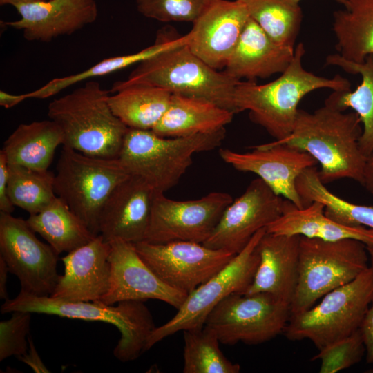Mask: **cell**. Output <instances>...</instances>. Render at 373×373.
Wrapping results in <instances>:
<instances>
[{
    "label": "cell",
    "mask_w": 373,
    "mask_h": 373,
    "mask_svg": "<svg viewBox=\"0 0 373 373\" xmlns=\"http://www.w3.org/2000/svg\"><path fill=\"white\" fill-rule=\"evenodd\" d=\"M285 201L262 180H253L244 193L227 206L203 245L238 254L256 232L280 216Z\"/></svg>",
    "instance_id": "9a60e30c"
},
{
    "label": "cell",
    "mask_w": 373,
    "mask_h": 373,
    "mask_svg": "<svg viewBox=\"0 0 373 373\" xmlns=\"http://www.w3.org/2000/svg\"><path fill=\"white\" fill-rule=\"evenodd\" d=\"M219 155L235 169L257 175L277 195L299 208L304 207L296 189V180L305 169L318 164L307 153L286 144L269 142L247 152L220 149Z\"/></svg>",
    "instance_id": "2e32d148"
},
{
    "label": "cell",
    "mask_w": 373,
    "mask_h": 373,
    "mask_svg": "<svg viewBox=\"0 0 373 373\" xmlns=\"http://www.w3.org/2000/svg\"><path fill=\"white\" fill-rule=\"evenodd\" d=\"M300 238L266 231L257 246L258 268L245 294L267 292L290 306L298 283Z\"/></svg>",
    "instance_id": "7402d4cb"
},
{
    "label": "cell",
    "mask_w": 373,
    "mask_h": 373,
    "mask_svg": "<svg viewBox=\"0 0 373 373\" xmlns=\"http://www.w3.org/2000/svg\"><path fill=\"white\" fill-rule=\"evenodd\" d=\"M234 115L204 99L172 95L166 111L151 131L165 137L211 133L225 128Z\"/></svg>",
    "instance_id": "d4e9b609"
},
{
    "label": "cell",
    "mask_w": 373,
    "mask_h": 373,
    "mask_svg": "<svg viewBox=\"0 0 373 373\" xmlns=\"http://www.w3.org/2000/svg\"><path fill=\"white\" fill-rule=\"evenodd\" d=\"M111 271L109 289L101 301L114 305L124 300L155 299L178 309L187 294L164 283L142 260L133 243L111 242Z\"/></svg>",
    "instance_id": "e0dca14e"
},
{
    "label": "cell",
    "mask_w": 373,
    "mask_h": 373,
    "mask_svg": "<svg viewBox=\"0 0 373 373\" xmlns=\"http://www.w3.org/2000/svg\"><path fill=\"white\" fill-rule=\"evenodd\" d=\"M296 185L304 207L317 201L324 205L325 214L333 220L347 226L373 229V206L350 202L334 194L321 180L316 166L305 169L297 178Z\"/></svg>",
    "instance_id": "4dcf8cb0"
},
{
    "label": "cell",
    "mask_w": 373,
    "mask_h": 373,
    "mask_svg": "<svg viewBox=\"0 0 373 373\" xmlns=\"http://www.w3.org/2000/svg\"><path fill=\"white\" fill-rule=\"evenodd\" d=\"M291 1H294L295 3H299L300 0H291ZM334 1H336L338 3L342 4L343 6H344L347 0H334Z\"/></svg>",
    "instance_id": "7dc6e473"
},
{
    "label": "cell",
    "mask_w": 373,
    "mask_h": 373,
    "mask_svg": "<svg viewBox=\"0 0 373 373\" xmlns=\"http://www.w3.org/2000/svg\"><path fill=\"white\" fill-rule=\"evenodd\" d=\"M365 347L361 330L332 343L319 350L312 360H321L320 373H336L358 363Z\"/></svg>",
    "instance_id": "8d00e7d4"
},
{
    "label": "cell",
    "mask_w": 373,
    "mask_h": 373,
    "mask_svg": "<svg viewBox=\"0 0 373 373\" xmlns=\"http://www.w3.org/2000/svg\"><path fill=\"white\" fill-rule=\"evenodd\" d=\"M233 201L225 192H211L199 199L175 200L156 192L144 241L166 243L191 241L204 243L224 211Z\"/></svg>",
    "instance_id": "5bb4252c"
},
{
    "label": "cell",
    "mask_w": 373,
    "mask_h": 373,
    "mask_svg": "<svg viewBox=\"0 0 373 373\" xmlns=\"http://www.w3.org/2000/svg\"><path fill=\"white\" fill-rule=\"evenodd\" d=\"M26 220L0 212V256L10 272L19 279L21 290L39 296H50L60 275L59 254L35 236Z\"/></svg>",
    "instance_id": "7c38bea8"
},
{
    "label": "cell",
    "mask_w": 373,
    "mask_h": 373,
    "mask_svg": "<svg viewBox=\"0 0 373 373\" xmlns=\"http://www.w3.org/2000/svg\"><path fill=\"white\" fill-rule=\"evenodd\" d=\"M369 254L370 265L373 266V248H367Z\"/></svg>",
    "instance_id": "bcb514c9"
},
{
    "label": "cell",
    "mask_w": 373,
    "mask_h": 373,
    "mask_svg": "<svg viewBox=\"0 0 373 373\" xmlns=\"http://www.w3.org/2000/svg\"><path fill=\"white\" fill-rule=\"evenodd\" d=\"M111 243L99 234L61 258L64 274L50 296L67 301L101 300L111 279Z\"/></svg>",
    "instance_id": "44dd1931"
},
{
    "label": "cell",
    "mask_w": 373,
    "mask_h": 373,
    "mask_svg": "<svg viewBox=\"0 0 373 373\" xmlns=\"http://www.w3.org/2000/svg\"><path fill=\"white\" fill-rule=\"evenodd\" d=\"M359 329L365 347L367 362L373 364V297Z\"/></svg>",
    "instance_id": "ab89813d"
},
{
    "label": "cell",
    "mask_w": 373,
    "mask_h": 373,
    "mask_svg": "<svg viewBox=\"0 0 373 373\" xmlns=\"http://www.w3.org/2000/svg\"><path fill=\"white\" fill-rule=\"evenodd\" d=\"M155 190L141 178L129 175L113 190L99 217V234L111 242L144 240Z\"/></svg>",
    "instance_id": "d6986e66"
},
{
    "label": "cell",
    "mask_w": 373,
    "mask_h": 373,
    "mask_svg": "<svg viewBox=\"0 0 373 373\" xmlns=\"http://www.w3.org/2000/svg\"><path fill=\"white\" fill-rule=\"evenodd\" d=\"M31 336H28V350L26 354L17 357L28 366H30L35 372L46 373L50 372L48 369L41 361L34 345Z\"/></svg>",
    "instance_id": "60d3db41"
},
{
    "label": "cell",
    "mask_w": 373,
    "mask_h": 373,
    "mask_svg": "<svg viewBox=\"0 0 373 373\" xmlns=\"http://www.w3.org/2000/svg\"><path fill=\"white\" fill-rule=\"evenodd\" d=\"M345 111L327 100L312 113L299 109L291 133L272 142L309 154L325 184L345 178L362 184L367 159L359 145L362 125L356 113Z\"/></svg>",
    "instance_id": "6da1fadb"
},
{
    "label": "cell",
    "mask_w": 373,
    "mask_h": 373,
    "mask_svg": "<svg viewBox=\"0 0 373 373\" xmlns=\"http://www.w3.org/2000/svg\"><path fill=\"white\" fill-rule=\"evenodd\" d=\"M290 316V306L269 293L232 294L216 305L204 325L216 332L222 344L256 345L284 332Z\"/></svg>",
    "instance_id": "8fae6325"
},
{
    "label": "cell",
    "mask_w": 373,
    "mask_h": 373,
    "mask_svg": "<svg viewBox=\"0 0 373 373\" xmlns=\"http://www.w3.org/2000/svg\"><path fill=\"white\" fill-rule=\"evenodd\" d=\"M325 64L361 77L355 90L333 91L326 100L343 111L352 108L357 113L362 125L359 145L362 153L367 157L373 152V55L367 56L362 63H355L338 53L332 54L326 57Z\"/></svg>",
    "instance_id": "83f0119b"
},
{
    "label": "cell",
    "mask_w": 373,
    "mask_h": 373,
    "mask_svg": "<svg viewBox=\"0 0 373 373\" xmlns=\"http://www.w3.org/2000/svg\"><path fill=\"white\" fill-rule=\"evenodd\" d=\"M251 18L274 40L294 47L303 19L299 3L291 0H239Z\"/></svg>",
    "instance_id": "d6a6232c"
},
{
    "label": "cell",
    "mask_w": 373,
    "mask_h": 373,
    "mask_svg": "<svg viewBox=\"0 0 373 373\" xmlns=\"http://www.w3.org/2000/svg\"><path fill=\"white\" fill-rule=\"evenodd\" d=\"M187 35L170 37L159 31L155 43L135 53L105 59L77 74L52 79L37 90L26 93L27 98L46 99L64 89L90 78L106 75L150 58L169 48L187 42Z\"/></svg>",
    "instance_id": "1f68e13d"
},
{
    "label": "cell",
    "mask_w": 373,
    "mask_h": 373,
    "mask_svg": "<svg viewBox=\"0 0 373 373\" xmlns=\"http://www.w3.org/2000/svg\"><path fill=\"white\" fill-rule=\"evenodd\" d=\"M108 97L113 113L128 128L152 130L170 104L172 94L144 82H117Z\"/></svg>",
    "instance_id": "484cf974"
},
{
    "label": "cell",
    "mask_w": 373,
    "mask_h": 373,
    "mask_svg": "<svg viewBox=\"0 0 373 373\" xmlns=\"http://www.w3.org/2000/svg\"><path fill=\"white\" fill-rule=\"evenodd\" d=\"M216 0H135L137 9L146 17L162 22L193 23Z\"/></svg>",
    "instance_id": "d590c367"
},
{
    "label": "cell",
    "mask_w": 373,
    "mask_h": 373,
    "mask_svg": "<svg viewBox=\"0 0 373 373\" xmlns=\"http://www.w3.org/2000/svg\"><path fill=\"white\" fill-rule=\"evenodd\" d=\"M249 18L240 1L216 0L193 23L186 45L218 70L225 67Z\"/></svg>",
    "instance_id": "ac0fdd59"
},
{
    "label": "cell",
    "mask_w": 373,
    "mask_h": 373,
    "mask_svg": "<svg viewBox=\"0 0 373 373\" xmlns=\"http://www.w3.org/2000/svg\"><path fill=\"white\" fill-rule=\"evenodd\" d=\"M145 264L166 285L189 294L234 257L229 251L191 241L134 244Z\"/></svg>",
    "instance_id": "4fadbf2b"
},
{
    "label": "cell",
    "mask_w": 373,
    "mask_h": 373,
    "mask_svg": "<svg viewBox=\"0 0 373 373\" xmlns=\"http://www.w3.org/2000/svg\"><path fill=\"white\" fill-rule=\"evenodd\" d=\"M26 99H28L26 93L12 95L3 90H0V105L5 108H10Z\"/></svg>",
    "instance_id": "7bdbcfd3"
},
{
    "label": "cell",
    "mask_w": 373,
    "mask_h": 373,
    "mask_svg": "<svg viewBox=\"0 0 373 373\" xmlns=\"http://www.w3.org/2000/svg\"><path fill=\"white\" fill-rule=\"evenodd\" d=\"M63 144L61 129L49 119L19 124L6 140L1 151L8 164L46 171L57 148Z\"/></svg>",
    "instance_id": "4316f807"
},
{
    "label": "cell",
    "mask_w": 373,
    "mask_h": 373,
    "mask_svg": "<svg viewBox=\"0 0 373 373\" xmlns=\"http://www.w3.org/2000/svg\"><path fill=\"white\" fill-rule=\"evenodd\" d=\"M369 262L367 246L360 240L327 241L301 236L291 316L310 309L329 291L355 279L369 267Z\"/></svg>",
    "instance_id": "52a82bcc"
},
{
    "label": "cell",
    "mask_w": 373,
    "mask_h": 373,
    "mask_svg": "<svg viewBox=\"0 0 373 373\" xmlns=\"http://www.w3.org/2000/svg\"><path fill=\"white\" fill-rule=\"evenodd\" d=\"M184 373H238L240 366L220 349L216 332L209 327L184 330Z\"/></svg>",
    "instance_id": "e575fe53"
},
{
    "label": "cell",
    "mask_w": 373,
    "mask_h": 373,
    "mask_svg": "<svg viewBox=\"0 0 373 373\" xmlns=\"http://www.w3.org/2000/svg\"><path fill=\"white\" fill-rule=\"evenodd\" d=\"M334 12L336 49L345 59L362 63L373 55V0H347Z\"/></svg>",
    "instance_id": "f1b7e54d"
},
{
    "label": "cell",
    "mask_w": 373,
    "mask_h": 373,
    "mask_svg": "<svg viewBox=\"0 0 373 373\" xmlns=\"http://www.w3.org/2000/svg\"><path fill=\"white\" fill-rule=\"evenodd\" d=\"M8 164L3 153L0 151V211L11 213L15 210L8 193Z\"/></svg>",
    "instance_id": "f35d334b"
},
{
    "label": "cell",
    "mask_w": 373,
    "mask_h": 373,
    "mask_svg": "<svg viewBox=\"0 0 373 373\" xmlns=\"http://www.w3.org/2000/svg\"><path fill=\"white\" fill-rule=\"evenodd\" d=\"M266 231L263 228L256 232L222 270L188 294L174 316L152 332L145 351L179 331L202 329L209 313L222 300L232 294H245L258 268L257 246Z\"/></svg>",
    "instance_id": "30bf717a"
},
{
    "label": "cell",
    "mask_w": 373,
    "mask_h": 373,
    "mask_svg": "<svg viewBox=\"0 0 373 373\" xmlns=\"http://www.w3.org/2000/svg\"><path fill=\"white\" fill-rule=\"evenodd\" d=\"M20 15L3 24L21 30L29 41L50 42L70 35L97 20L95 0H46L12 6Z\"/></svg>",
    "instance_id": "ffe728a7"
},
{
    "label": "cell",
    "mask_w": 373,
    "mask_h": 373,
    "mask_svg": "<svg viewBox=\"0 0 373 373\" xmlns=\"http://www.w3.org/2000/svg\"><path fill=\"white\" fill-rule=\"evenodd\" d=\"M186 43L140 62L126 81L148 83L172 95L204 99L238 113L234 92L240 81L209 66L190 50Z\"/></svg>",
    "instance_id": "8992f818"
},
{
    "label": "cell",
    "mask_w": 373,
    "mask_h": 373,
    "mask_svg": "<svg viewBox=\"0 0 373 373\" xmlns=\"http://www.w3.org/2000/svg\"><path fill=\"white\" fill-rule=\"evenodd\" d=\"M361 184L373 196V152L367 157Z\"/></svg>",
    "instance_id": "b9f144b4"
},
{
    "label": "cell",
    "mask_w": 373,
    "mask_h": 373,
    "mask_svg": "<svg viewBox=\"0 0 373 373\" xmlns=\"http://www.w3.org/2000/svg\"><path fill=\"white\" fill-rule=\"evenodd\" d=\"M225 135V128L178 137L129 128L117 158L130 175L141 178L155 191L165 193L178 184L195 154L219 147Z\"/></svg>",
    "instance_id": "5b68a950"
},
{
    "label": "cell",
    "mask_w": 373,
    "mask_h": 373,
    "mask_svg": "<svg viewBox=\"0 0 373 373\" xmlns=\"http://www.w3.org/2000/svg\"><path fill=\"white\" fill-rule=\"evenodd\" d=\"M129 175L118 158L90 156L63 146L54 188L57 196L97 236L105 202Z\"/></svg>",
    "instance_id": "ba28073f"
},
{
    "label": "cell",
    "mask_w": 373,
    "mask_h": 373,
    "mask_svg": "<svg viewBox=\"0 0 373 373\" xmlns=\"http://www.w3.org/2000/svg\"><path fill=\"white\" fill-rule=\"evenodd\" d=\"M9 272L6 262L0 256V298L4 300L9 299L6 285Z\"/></svg>",
    "instance_id": "ee69618b"
},
{
    "label": "cell",
    "mask_w": 373,
    "mask_h": 373,
    "mask_svg": "<svg viewBox=\"0 0 373 373\" xmlns=\"http://www.w3.org/2000/svg\"><path fill=\"white\" fill-rule=\"evenodd\" d=\"M46 0H0L1 5H7L10 4L14 6L19 3H30L39 1H43Z\"/></svg>",
    "instance_id": "f6af8a7d"
},
{
    "label": "cell",
    "mask_w": 373,
    "mask_h": 373,
    "mask_svg": "<svg viewBox=\"0 0 373 373\" xmlns=\"http://www.w3.org/2000/svg\"><path fill=\"white\" fill-rule=\"evenodd\" d=\"M31 314L15 311L9 319L0 322V361L27 352Z\"/></svg>",
    "instance_id": "74e56055"
},
{
    "label": "cell",
    "mask_w": 373,
    "mask_h": 373,
    "mask_svg": "<svg viewBox=\"0 0 373 373\" xmlns=\"http://www.w3.org/2000/svg\"><path fill=\"white\" fill-rule=\"evenodd\" d=\"M373 297V266L325 294L310 309L292 315L284 329L291 341L308 339L318 350L360 328Z\"/></svg>",
    "instance_id": "9c48e42d"
},
{
    "label": "cell",
    "mask_w": 373,
    "mask_h": 373,
    "mask_svg": "<svg viewBox=\"0 0 373 373\" xmlns=\"http://www.w3.org/2000/svg\"><path fill=\"white\" fill-rule=\"evenodd\" d=\"M303 43L295 48L288 67L275 80L257 84L254 81H240L234 92L237 113L248 111L252 122L263 127L276 140L292 131L300 100L308 93L321 88L342 92L351 90L348 79L339 75L332 78L318 76L305 70Z\"/></svg>",
    "instance_id": "7a4b0ae2"
},
{
    "label": "cell",
    "mask_w": 373,
    "mask_h": 373,
    "mask_svg": "<svg viewBox=\"0 0 373 373\" xmlns=\"http://www.w3.org/2000/svg\"><path fill=\"white\" fill-rule=\"evenodd\" d=\"M8 193L12 204L30 213L36 214L57 197L55 173L19 165L8 164Z\"/></svg>",
    "instance_id": "836d02e7"
},
{
    "label": "cell",
    "mask_w": 373,
    "mask_h": 373,
    "mask_svg": "<svg viewBox=\"0 0 373 373\" xmlns=\"http://www.w3.org/2000/svg\"><path fill=\"white\" fill-rule=\"evenodd\" d=\"M144 302L124 300L114 306L101 300L67 301L50 296H39L21 289L15 298L4 301L1 311L2 314L27 311L111 323L121 333L113 355L120 361L128 362L136 359L145 352L146 341L156 327Z\"/></svg>",
    "instance_id": "277c9868"
},
{
    "label": "cell",
    "mask_w": 373,
    "mask_h": 373,
    "mask_svg": "<svg viewBox=\"0 0 373 373\" xmlns=\"http://www.w3.org/2000/svg\"><path fill=\"white\" fill-rule=\"evenodd\" d=\"M294 47L278 43L249 18L224 67V72L241 81L267 78L282 73L294 55Z\"/></svg>",
    "instance_id": "603a6c76"
},
{
    "label": "cell",
    "mask_w": 373,
    "mask_h": 373,
    "mask_svg": "<svg viewBox=\"0 0 373 373\" xmlns=\"http://www.w3.org/2000/svg\"><path fill=\"white\" fill-rule=\"evenodd\" d=\"M324 209V205L317 201L299 208L285 200L282 214L267 227V233L327 241L351 238L373 248L372 229L340 224L327 217Z\"/></svg>",
    "instance_id": "cb8c5ba5"
},
{
    "label": "cell",
    "mask_w": 373,
    "mask_h": 373,
    "mask_svg": "<svg viewBox=\"0 0 373 373\" xmlns=\"http://www.w3.org/2000/svg\"><path fill=\"white\" fill-rule=\"evenodd\" d=\"M110 91L88 81L50 102L48 117L61 129L64 146L104 158H117L128 128L113 113Z\"/></svg>",
    "instance_id": "3957f363"
},
{
    "label": "cell",
    "mask_w": 373,
    "mask_h": 373,
    "mask_svg": "<svg viewBox=\"0 0 373 373\" xmlns=\"http://www.w3.org/2000/svg\"><path fill=\"white\" fill-rule=\"evenodd\" d=\"M26 221L59 255L69 253L95 237L58 196L41 211L30 215Z\"/></svg>",
    "instance_id": "f546056e"
}]
</instances>
